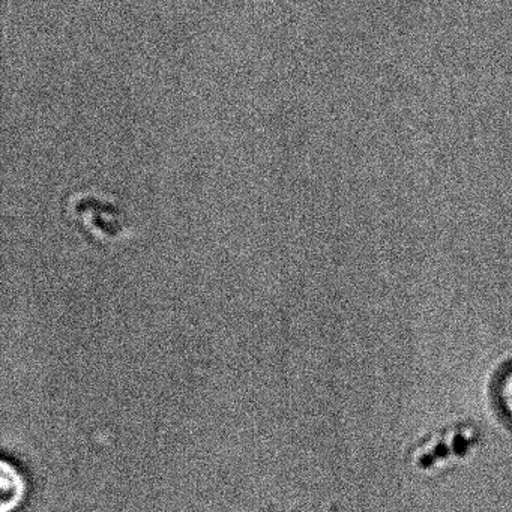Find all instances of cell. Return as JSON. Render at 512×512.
I'll use <instances>...</instances> for the list:
<instances>
[{
  "mask_svg": "<svg viewBox=\"0 0 512 512\" xmlns=\"http://www.w3.org/2000/svg\"><path fill=\"white\" fill-rule=\"evenodd\" d=\"M68 212L88 235L100 242L118 239L125 230L121 206L103 194L79 193L71 196Z\"/></svg>",
  "mask_w": 512,
  "mask_h": 512,
  "instance_id": "6da1fadb",
  "label": "cell"
},
{
  "mask_svg": "<svg viewBox=\"0 0 512 512\" xmlns=\"http://www.w3.org/2000/svg\"><path fill=\"white\" fill-rule=\"evenodd\" d=\"M28 496V481L20 467L4 460L2 463V512H16Z\"/></svg>",
  "mask_w": 512,
  "mask_h": 512,
  "instance_id": "7a4b0ae2",
  "label": "cell"
},
{
  "mask_svg": "<svg viewBox=\"0 0 512 512\" xmlns=\"http://www.w3.org/2000/svg\"><path fill=\"white\" fill-rule=\"evenodd\" d=\"M496 403L503 416L512 422V367L497 380Z\"/></svg>",
  "mask_w": 512,
  "mask_h": 512,
  "instance_id": "3957f363",
  "label": "cell"
}]
</instances>
